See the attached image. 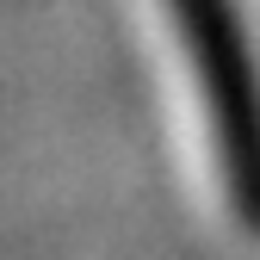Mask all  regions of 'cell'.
Masks as SVG:
<instances>
[{"label": "cell", "instance_id": "1", "mask_svg": "<svg viewBox=\"0 0 260 260\" xmlns=\"http://www.w3.org/2000/svg\"><path fill=\"white\" fill-rule=\"evenodd\" d=\"M168 7L180 19L192 75H199V100H205L211 137H217L230 205L260 236V81H254V56L242 38L236 0H168Z\"/></svg>", "mask_w": 260, "mask_h": 260}]
</instances>
